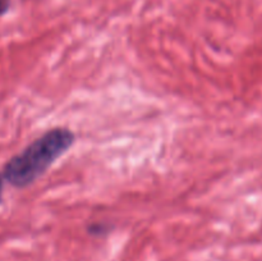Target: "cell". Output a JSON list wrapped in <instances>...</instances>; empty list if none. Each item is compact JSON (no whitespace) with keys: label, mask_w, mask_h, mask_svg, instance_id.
<instances>
[{"label":"cell","mask_w":262,"mask_h":261,"mask_svg":"<svg viewBox=\"0 0 262 261\" xmlns=\"http://www.w3.org/2000/svg\"><path fill=\"white\" fill-rule=\"evenodd\" d=\"M74 142L73 130L64 127L51 128L12 156L3 166V177L10 186L26 188L42 177Z\"/></svg>","instance_id":"6da1fadb"},{"label":"cell","mask_w":262,"mask_h":261,"mask_svg":"<svg viewBox=\"0 0 262 261\" xmlns=\"http://www.w3.org/2000/svg\"><path fill=\"white\" fill-rule=\"evenodd\" d=\"M112 227L106 223H92L89 225V233L92 235H102L105 233H109Z\"/></svg>","instance_id":"7a4b0ae2"},{"label":"cell","mask_w":262,"mask_h":261,"mask_svg":"<svg viewBox=\"0 0 262 261\" xmlns=\"http://www.w3.org/2000/svg\"><path fill=\"white\" fill-rule=\"evenodd\" d=\"M10 2H12V0H0V17L4 15L5 13L9 10Z\"/></svg>","instance_id":"3957f363"},{"label":"cell","mask_w":262,"mask_h":261,"mask_svg":"<svg viewBox=\"0 0 262 261\" xmlns=\"http://www.w3.org/2000/svg\"><path fill=\"white\" fill-rule=\"evenodd\" d=\"M3 187H4V177H3V174H0V202L3 199Z\"/></svg>","instance_id":"277c9868"}]
</instances>
